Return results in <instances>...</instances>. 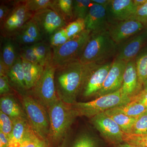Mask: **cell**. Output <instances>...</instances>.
Segmentation results:
<instances>
[{
	"instance_id": "37",
	"label": "cell",
	"mask_w": 147,
	"mask_h": 147,
	"mask_svg": "<svg viewBox=\"0 0 147 147\" xmlns=\"http://www.w3.org/2000/svg\"><path fill=\"white\" fill-rule=\"evenodd\" d=\"M124 142L139 147H147V134L135 135L124 133Z\"/></svg>"
},
{
	"instance_id": "11",
	"label": "cell",
	"mask_w": 147,
	"mask_h": 147,
	"mask_svg": "<svg viewBox=\"0 0 147 147\" xmlns=\"http://www.w3.org/2000/svg\"><path fill=\"white\" fill-rule=\"evenodd\" d=\"M32 19L38 27L44 38H49L55 32L63 28L67 23L52 8L38 11L34 13Z\"/></svg>"
},
{
	"instance_id": "3",
	"label": "cell",
	"mask_w": 147,
	"mask_h": 147,
	"mask_svg": "<svg viewBox=\"0 0 147 147\" xmlns=\"http://www.w3.org/2000/svg\"><path fill=\"white\" fill-rule=\"evenodd\" d=\"M118 45L111 38L108 30L92 32L79 58L84 65L101 64L115 56Z\"/></svg>"
},
{
	"instance_id": "50",
	"label": "cell",
	"mask_w": 147,
	"mask_h": 147,
	"mask_svg": "<svg viewBox=\"0 0 147 147\" xmlns=\"http://www.w3.org/2000/svg\"><path fill=\"white\" fill-rule=\"evenodd\" d=\"M143 90L147 92V79L143 84Z\"/></svg>"
},
{
	"instance_id": "7",
	"label": "cell",
	"mask_w": 147,
	"mask_h": 147,
	"mask_svg": "<svg viewBox=\"0 0 147 147\" xmlns=\"http://www.w3.org/2000/svg\"><path fill=\"white\" fill-rule=\"evenodd\" d=\"M91 33L89 30H85L69 39L63 45L53 48L52 61L53 65L57 67L71 61L79 59Z\"/></svg>"
},
{
	"instance_id": "6",
	"label": "cell",
	"mask_w": 147,
	"mask_h": 147,
	"mask_svg": "<svg viewBox=\"0 0 147 147\" xmlns=\"http://www.w3.org/2000/svg\"><path fill=\"white\" fill-rule=\"evenodd\" d=\"M56 69L52 62L46 65L40 78L29 92L47 110L59 100L55 88Z\"/></svg>"
},
{
	"instance_id": "47",
	"label": "cell",
	"mask_w": 147,
	"mask_h": 147,
	"mask_svg": "<svg viewBox=\"0 0 147 147\" xmlns=\"http://www.w3.org/2000/svg\"><path fill=\"white\" fill-rule=\"evenodd\" d=\"M147 1V0H133L134 5L137 7L143 5Z\"/></svg>"
},
{
	"instance_id": "18",
	"label": "cell",
	"mask_w": 147,
	"mask_h": 147,
	"mask_svg": "<svg viewBox=\"0 0 147 147\" xmlns=\"http://www.w3.org/2000/svg\"><path fill=\"white\" fill-rule=\"evenodd\" d=\"M102 143L96 135L88 130L79 132L73 139L67 135L60 147H101Z\"/></svg>"
},
{
	"instance_id": "26",
	"label": "cell",
	"mask_w": 147,
	"mask_h": 147,
	"mask_svg": "<svg viewBox=\"0 0 147 147\" xmlns=\"http://www.w3.org/2000/svg\"><path fill=\"white\" fill-rule=\"evenodd\" d=\"M139 84L143 88V85L147 79V45H145L134 59Z\"/></svg>"
},
{
	"instance_id": "21",
	"label": "cell",
	"mask_w": 147,
	"mask_h": 147,
	"mask_svg": "<svg viewBox=\"0 0 147 147\" xmlns=\"http://www.w3.org/2000/svg\"><path fill=\"white\" fill-rule=\"evenodd\" d=\"M0 111L11 119L26 118L24 109L18 104L12 94L1 96L0 99Z\"/></svg>"
},
{
	"instance_id": "16",
	"label": "cell",
	"mask_w": 147,
	"mask_h": 147,
	"mask_svg": "<svg viewBox=\"0 0 147 147\" xmlns=\"http://www.w3.org/2000/svg\"><path fill=\"white\" fill-rule=\"evenodd\" d=\"M137 8L133 0H111L107 7L110 24L131 19Z\"/></svg>"
},
{
	"instance_id": "29",
	"label": "cell",
	"mask_w": 147,
	"mask_h": 147,
	"mask_svg": "<svg viewBox=\"0 0 147 147\" xmlns=\"http://www.w3.org/2000/svg\"><path fill=\"white\" fill-rule=\"evenodd\" d=\"M91 0H74L73 1V19H84L88 13L92 5Z\"/></svg>"
},
{
	"instance_id": "35",
	"label": "cell",
	"mask_w": 147,
	"mask_h": 147,
	"mask_svg": "<svg viewBox=\"0 0 147 147\" xmlns=\"http://www.w3.org/2000/svg\"><path fill=\"white\" fill-rule=\"evenodd\" d=\"M70 38L66 34L64 28L55 32L50 36L49 38L50 45L53 49L63 45Z\"/></svg>"
},
{
	"instance_id": "2",
	"label": "cell",
	"mask_w": 147,
	"mask_h": 147,
	"mask_svg": "<svg viewBox=\"0 0 147 147\" xmlns=\"http://www.w3.org/2000/svg\"><path fill=\"white\" fill-rule=\"evenodd\" d=\"M50 127L47 142L50 146L57 145L63 142L70 131L76 114L70 105L59 100L47 109Z\"/></svg>"
},
{
	"instance_id": "25",
	"label": "cell",
	"mask_w": 147,
	"mask_h": 147,
	"mask_svg": "<svg viewBox=\"0 0 147 147\" xmlns=\"http://www.w3.org/2000/svg\"><path fill=\"white\" fill-rule=\"evenodd\" d=\"M104 113L115 122L124 134H131L137 117H131L121 113H112L108 110Z\"/></svg>"
},
{
	"instance_id": "4",
	"label": "cell",
	"mask_w": 147,
	"mask_h": 147,
	"mask_svg": "<svg viewBox=\"0 0 147 147\" xmlns=\"http://www.w3.org/2000/svg\"><path fill=\"white\" fill-rule=\"evenodd\" d=\"M131 100V98L125 94L121 89L117 91L96 98L87 102H77L70 105L76 117H85L91 119L100 113Z\"/></svg>"
},
{
	"instance_id": "24",
	"label": "cell",
	"mask_w": 147,
	"mask_h": 147,
	"mask_svg": "<svg viewBox=\"0 0 147 147\" xmlns=\"http://www.w3.org/2000/svg\"><path fill=\"white\" fill-rule=\"evenodd\" d=\"M147 110V108L141 103L131 100L127 104L112 108L108 111L112 113H121L131 117L137 118Z\"/></svg>"
},
{
	"instance_id": "17",
	"label": "cell",
	"mask_w": 147,
	"mask_h": 147,
	"mask_svg": "<svg viewBox=\"0 0 147 147\" xmlns=\"http://www.w3.org/2000/svg\"><path fill=\"white\" fill-rule=\"evenodd\" d=\"M143 88L139 84L134 59L127 62L121 90L125 94L132 98Z\"/></svg>"
},
{
	"instance_id": "46",
	"label": "cell",
	"mask_w": 147,
	"mask_h": 147,
	"mask_svg": "<svg viewBox=\"0 0 147 147\" xmlns=\"http://www.w3.org/2000/svg\"><path fill=\"white\" fill-rule=\"evenodd\" d=\"M110 1L111 0H91L92 3L105 7H108Z\"/></svg>"
},
{
	"instance_id": "38",
	"label": "cell",
	"mask_w": 147,
	"mask_h": 147,
	"mask_svg": "<svg viewBox=\"0 0 147 147\" xmlns=\"http://www.w3.org/2000/svg\"><path fill=\"white\" fill-rule=\"evenodd\" d=\"M13 121L12 119L0 111V131L9 137L13 129Z\"/></svg>"
},
{
	"instance_id": "34",
	"label": "cell",
	"mask_w": 147,
	"mask_h": 147,
	"mask_svg": "<svg viewBox=\"0 0 147 147\" xmlns=\"http://www.w3.org/2000/svg\"><path fill=\"white\" fill-rule=\"evenodd\" d=\"M41 140L30 126L19 147H36Z\"/></svg>"
},
{
	"instance_id": "10",
	"label": "cell",
	"mask_w": 147,
	"mask_h": 147,
	"mask_svg": "<svg viewBox=\"0 0 147 147\" xmlns=\"http://www.w3.org/2000/svg\"><path fill=\"white\" fill-rule=\"evenodd\" d=\"M90 123L102 138L114 147L124 142V133L110 117L103 113L90 119Z\"/></svg>"
},
{
	"instance_id": "8",
	"label": "cell",
	"mask_w": 147,
	"mask_h": 147,
	"mask_svg": "<svg viewBox=\"0 0 147 147\" xmlns=\"http://www.w3.org/2000/svg\"><path fill=\"white\" fill-rule=\"evenodd\" d=\"M34 13L27 9L24 1H15L10 13L1 25L2 37L13 38L32 19Z\"/></svg>"
},
{
	"instance_id": "27",
	"label": "cell",
	"mask_w": 147,
	"mask_h": 147,
	"mask_svg": "<svg viewBox=\"0 0 147 147\" xmlns=\"http://www.w3.org/2000/svg\"><path fill=\"white\" fill-rule=\"evenodd\" d=\"M32 45L39 58L41 65L44 67L47 63L52 61L53 49L50 44L42 41Z\"/></svg>"
},
{
	"instance_id": "15",
	"label": "cell",
	"mask_w": 147,
	"mask_h": 147,
	"mask_svg": "<svg viewBox=\"0 0 147 147\" xmlns=\"http://www.w3.org/2000/svg\"><path fill=\"white\" fill-rule=\"evenodd\" d=\"M84 23L85 30L92 32L108 30L110 24L107 7L92 3Z\"/></svg>"
},
{
	"instance_id": "28",
	"label": "cell",
	"mask_w": 147,
	"mask_h": 147,
	"mask_svg": "<svg viewBox=\"0 0 147 147\" xmlns=\"http://www.w3.org/2000/svg\"><path fill=\"white\" fill-rule=\"evenodd\" d=\"M72 4V0H56L52 8L57 12L67 23L69 20L73 19Z\"/></svg>"
},
{
	"instance_id": "19",
	"label": "cell",
	"mask_w": 147,
	"mask_h": 147,
	"mask_svg": "<svg viewBox=\"0 0 147 147\" xmlns=\"http://www.w3.org/2000/svg\"><path fill=\"white\" fill-rule=\"evenodd\" d=\"M11 86L21 95L28 93L25 83L21 56L9 69L7 74Z\"/></svg>"
},
{
	"instance_id": "5",
	"label": "cell",
	"mask_w": 147,
	"mask_h": 147,
	"mask_svg": "<svg viewBox=\"0 0 147 147\" xmlns=\"http://www.w3.org/2000/svg\"><path fill=\"white\" fill-rule=\"evenodd\" d=\"M21 96L22 106L30 126L40 139L47 142L50 127L47 109L30 93Z\"/></svg>"
},
{
	"instance_id": "43",
	"label": "cell",
	"mask_w": 147,
	"mask_h": 147,
	"mask_svg": "<svg viewBox=\"0 0 147 147\" xmlns=\"http://www.w3.org/2000/svg\"><path fill=\"white\" fill-rule=\"evenodd\" d=\"M131 100L141 103L147 109V92L142 89L141 91L131 98Z\"/></svg>"
},
{
	"instance_id": "13",
	"label": "cell",
	"mask_w": 147,
	"mask_h": 147,
	"mask_svg": "<svg viewBox=\"0 0 147 147\" xmlns=\"http://www.w3.org/2000/svg\"><path fill=\"white\" fill-rule=\"evenodd\" d=\"M146 27L140 21L130 19L110 24L108 31L111 38L119 45L140 32Z\"/></svg>"
},
{
	"instance_id": "1",
	"label": "cell",
	"mask_w": 147,
	"mask_h": 147,
	"mask_svg": "<svg viewBox=\"0 0 147 147\" xmlns=\"http://www.w3.org/2000/svg\"><path fill=\"white\" fill-rule=\"evenodd\" d=\"M87 71V65L75 60L56 67L55 88L59 99L71 105L81 94Z\"/></svg>"
},
{
	"instance_id": "20",
	"label": "cell",
	"mask_w": 147,
	"mask_h": 147,
	"mask_svg": "<svg viewBox=\"0 0 147 147\" xmlns=\"http://www.w3.org/2000/svg\"><path fill=\"white\" fill-rule=\"evenodd\" d=\"M0 58L9 69L20 57L21 47L13 38L3 37Z\"/></svg>"
},
{
	"instance_id": "22",
	"label": "cell",
	"mask_w": 147,
	"mask_h": 147,
	"mask_svg": "<svg viewBox=\"0 0 147 147\" xmlns=\"http://www.w3.org/2000/svg\"><path fill=\"white\" fill-rule=\"evenodd\" d=\"M21 59L26 87L28 91L32 89L40 78L44 67L40 65L31 63L22 58Z\"/></svg>"
},
{
	"instance_id": "31",
	"label": "cell",
	"mask_w": 147,
	"mask_h": 147,
	"mask_svg": "<svg viewBox=\"0 0 147 147\" xmlns=\"http://www.w3.org/2000/svg\"><path fill=\"white\" fill-rule=\"evenodd\" d=\"M64 30L69 38L79 34L85 30L84 19H77L69 22L65 27Z\"/></svg>"
},
{
	"instance_id": "39",
	"label": "cell",
	"mask_w": 147,
	"mask_h": 147,
	"mask_svg": "<svg viewBox=\"0 0 147 147\" xmlns=\"http://www.w3.org/2000/svg\"><path fill=\"white\" fill-rule=\"evenodd\" d=\"M13 38L19 45H22L23 46L33 45L36 42H40L30 36L22 31L17 34Z\"/></svg>"
},
{
	"instance_id": "49",
	"label": "cell",
	"mask_w": 147,
	"mask_h": 147,
	"mask_svg": "<svg viewBox=\"0 0 147 147\" xmlns=\"http://www.w3.org/2000/svg\"><path fill=\"white\" fill-rule=\"evenodd\" d=\"M36 147H49V146L47 142L43 140H41Z\"/></svg>"
},
{
	"instance_id": "36",
	"label": "cell",
	"mask_w": 147,
	"mask_h": 147,
	"mask_svg": "<svg viewBox=\"0 0 147 147\" xmlns=\"http://www.w3.org/2000/svg\"><path fill=\"white\" fill-rule=\"evenodd\" d=\"M21 31L38 41H42L44 39L38 27L32 18L25 24Z\"/></svg>"
},
{
	"instance_id": "23",
	"label": "cell",
	"mask_w": 147,
	"mask_h": 147,
	"mask_svg": "<svg viewBox=\"0 0 147 147\" xmlns=\"http://www.w3.org/2000/svg\"><path fill=\"white\" fill-rule=\"evenodd\" d=\"M13 119V128L9 139L7 147H19L30 125L26 118L19 117Z\"/></svg>"
},
{
	"instance_id": "42",
	"label": "cell",
	"mask_w": 147,
	"mask_h": 147,
	"mask_svg": "<svg viewBox=\"0 0 147 147\" xmlns=\"http://www.w3.org/2000/svg\"><path fill=\"white\" fill-rule=\"evenodd\" d=\"M13 6L12 7H11L10 5H8L4 3H1V5H0V23H1V25L3 23L6 18L10 13Z\"/></svg>"
},
{
	"instance_id": "9",
	"label": "cell",
	"mask_w": 147,
	"mask_h": 147,
	"mask_svg": "<svg viewBox=\"0 0 147 147\" xmlns=\"http://www.w3.org/2000/svg\"><path fill=\"white\" fill-rule=\"evenodd\" d=\"M113 62L87 65V71L81 94L84 98L95 96L105 82Z\"/></svg>"
},
{
	"instance_id": "41",
	"label": "cell",
	"mask_w": 147,
	"mask_h": 147,
	"mask_svg": "<svg viewBox=\"0 0 147 147\" xmlns=\"http://www.w3.org/2000/svg\"><path fill=\"white\" fill-rule=\"evenodd\" d=\"M12 87L11 86L7 76H0V94H12Z\"/></svg>"
},
{
	"instance_id": "30",
	"label": "cell",
	"mask_w": 147,
	"mask_h": 147,
	"mask_svg": "<svg viewBox=\"0 0 147 147\" xmlns=\"http://www.w3.org/2000/svg\"><path fill=\"white\" fill-rule=\"evenodd\" d=\"M27 9L35 13L38 11L52 8L55 1L50 0H26L24 1Z\"/></svg>"
},
{
	"instance_id": "44",
	"label": "cell",
	"mask_w": 147,
	"mask_h": 147,
	"mask_svg": "<svg viewBox=\"0 0 147 147\" xmlns=\"http://www.w3.org/2000/svg\"><path fill=\"white\" fill-rule=\"evenodd\" d=\"M8 144L9 137L0 131V147H7Z\"/></svg>"
},
{
	"instance_id": "40",
	"label": "cell",
	"mask_w": 147,
	"mask_h": 147,
	"mask_svg": "<svg viewBox=\"0 0 147 147\" xmlns=\"http://www.w3.org/2000/svg\"><path fill=\"white\" fill-rule=\"evenodd\" d=\"M131 19L140 21L145 26L147 27V1L144 4L137 8L135 14Z\"/></svg>"
},
{
	"instance_id": "45",
	"label": "cell",
	"mask_w": 147,
	"mask_h": 147,
	"mask_svg": "<svg viewBox=\"0 0 147 147\" xmlns=\"http://www.w3.org/2000/svg\"><path fill=\"white\" fill-rule=\"evenodd\" d=\"M9 69L0 58V76H7Z\"/></svg>"
},
{
	"instance_id": "14",
	"label": "cell",
	"mask_w": 147,
	"mask_h": 147,
	"mask_svg": "<svg viewBox=\"0 0 147 147\" xmlns=\"http://www.w3.org/2000/svg\"><path fill=\"white\" fill-rule=\"evenodd\" d=\"M126 64L125 61L115 59L105 82L101 89L96 95V98L121 89Z\"/></svg>"
},
{
	"instance_id": "32",
	"label": "cell",
	"mask_w": 147,
	"mask_h": 147,
	"mask_svg": "<svg viewBox=\"0 0 147 147\" xmlns=\"http://www.w3.org/2000/svg\"><path fill=\"white\" fill-rule=\"evenodd\" d=\"M131 134L135 135L147 134V110L137 117Z\"/></svg>"
},
{
	"instance_id": "33",
	"label": "cell",
	"mask_w": 147,
	"mask_h": 147,
	"mask_svg": "<svg viewBox=\"0 0 147 147\" xmlns=\"http://www.w3.org/2000/svg\"><path fill=\"white\" fill-rule=\"evenodd\" d=\"M20 56L23 59L31 63L40 65L39 58L36 55L32 45H25L21 47Z\"/></svg>"
},
{
	"instance_id": "12",
	"label": "cell",
	"mask_w": 147,
	"mask_h": 147,
	"mask_svg": "<svg viewBox=\"0 0 147 147\" xmlns=\"http://www.w3.org/2000/svg\"><path fill=\"white\" fill-rule=\"evenodd\" d=\"M147 42V27L143 30L118 45L115 59L127 62L135 59Z\"/></svg>"
},
{
	"instance_id": "48",
	"label": "cell",
	"mask_w": 147,
	"mask_h": 147,
	"mask_svg": "<svg viewBox=\"0 0 147 147\" xmlns=\"http://www.w3.org/2000/svg\"><path fill=\"white\" fill-rule=\"evenodd\" d=\"M114 147H139L137 146H134L126 142H124L123 143L119 144L115 146Z\"/></svg>"
}]
</instances>
